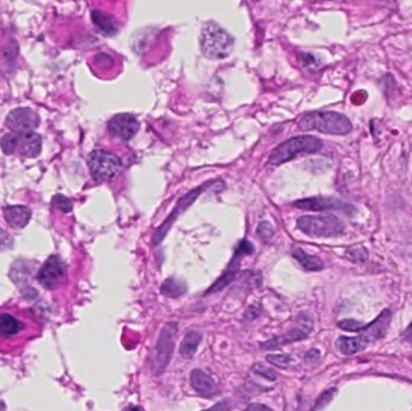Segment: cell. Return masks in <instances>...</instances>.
<instances>
[{
  "mask_svg": "<svg viewBox=\"0 0 412 411\" xmlns=\"http://www.w3.org/2000/svg\"><path fill=\"white\" fill-rule=\"evenodd\" d=\"M41 332L42 323L32 309L16 302L0 306V354L20 355Z\"/></svg>",
  "mask_w": 412,
  "mask_h": 411,
  "instance_id": "obj_1",
  "label": "cell"
},
{
  "mask_svg": "<svg viewBox=\"0 0 412 411\" xmlns=\"http://www.w3.org/2000/svg\"><path fill=\"white\" fill-rule=\"evenodd\" d=\"M299 128L331 136H347L352 131V124L346 116L339 112H314L302 116L299 121Z\"/></svg>",
  "mask_w": 412,
  "mask_h": 411,
  "instance_id": "obj_2",
  "label": "cell"
},
{
  "mask_svg": "<svg viewBox=\"0 0 412 411\" xmlns=\"http://www.w3.org/2000/svg\"><path fill=\"white\" fill-rule=\"evenodd\" d=\"M201 52L208 59H223L232 54L234 39L220 25L208 22L200 34Z\"/></svg>",
  "mask_w": 412,
  "mask_h": 411,
  "instance_id": "obj_3",
  "label": "cell"
},
{
  "mask_svg": "<svg viewBox=\"0 0 412 411\" xmlns=\"http://www.w3.org/2000/svg\"><path fill=\"white\" fill-rule=\"evenodd\" d=\"M322 148V140L316 136H295L278 145V148L273 150L269 157V165L278 167L293 160L300 153H319Z\"/></svg>",
  "mask_w": 412,
  "mask_h": 411,
  "instance_id": "obj_4",
  "label": "cell"
},
{
  "mask_svg": "<svg viewBox=\"0 0 412 411\" xmlns=\"http://www.w3.org/2000/svg\"><path fill=\"white\" fill-rule=\"evenodd\" d=\"M299 230L314 238H333L345 233L343 221L333 215L302 216L297 222Z\"/></svg>",
  "mask_w": 412,
  "mask_h": 411,
  "instance_id": "obj_5",
  "label": "cell"
},
{
  "mask_svg": "<svg viewBox=\"0 0 412 411\" xmlns=\"http://www.w3.org/2000/svg\"><path fill=\"white\" fill-rule=\"evenodd\" d=\"M88 167L92 177L99 182L112 181L122 172L121 160L107 150H95L90 153Z\"/></svg>",
  "mask_w": 412,
  "mask_h": 411,
  "instance_id": "obj_6",
  "label": "cell"
},
{
  "mask_svg": "<svg viewBox=\"0 0 412 411\" xmlns=\"http://www.w3.org/2000/svg\"><path fill=\"white\" fill-rule=\"evenodd\" d=\"M177 330H179V325L176 322H169L160 330V338L155 346V362H153V370L155 374H162L169 366L174 354V349H175Z\"/></svg>",
  "mask_w": 412,
  "mask_h": 411,
  "instance_id": "obj_7",
  "label": "cell"
},
{
  "mask_svg": "<svg viewBox=\"0 0 412 411\" xmlns=\"http://www.w3.org/2000/svg\"><path fill=\"white\" fill-rule=\"evenodd\" d=\"M208 187V185L200 186V187H196V189L191 191L189 193L186 194L184 197L179 199L177 202V206H175V209L172 210V214L167 216V220L164 221L163 225L155 230V235H153V239H152V243L153 245H158V244L163 242V239L165 238V235L167 234V232L170 230L172 225L175 223L176 220L179 218V215L184 213V210H187L189 206H192L193 203L196 202V198L199 197L200 194L204 192V189Z\"/></svg>",
  "mask_w": 412,
  "mask_h": 411,
  "instance_id": "obj_8",
  "label": "cell"
},
{
  "mask_svg": "<svg viewBox=\"0 0 412 411\" xmlns=\"http://www.w3.org/2000/svg\"><path fill=\"white\" fill-rule=\"evenodd\" d=\"M66 278V266L58 256H51L41 267L37 280L47 290H54Z\"/></svg>",
  "mask_w": 412,
  "mask_h": 411,
  "instance_id": "obj_9",
  "label": "cell"
},
{
  "mask_svg": "<svg viewBox=\"0 0 412 411\" xmlns=\"http://www.w3.org/2000/svg\"><path fill=\"white\" fill-rule=\"evenodd\" d=\"M39 116L28 107H18L10 112L6 119L8 127L16 134H30L39 124Z\"/></svg>",
  "mask_w": 412,
  "mask_h": 411,
  "instance_id": "obj_10",
  "label": "cell"
},
{
  "mask_svg": "<svg viewBox=\"0 0 412 411\" xmlns=\"http://www.w3.org/2000/svg\"><path fill=\"white\" fill-rule=\"evenodd\" d=\"M293 206L299 209L309 210V211H341L343 214L351 215L355 208L347 203L334 199V198L314 197L300 199L293 203Z\"/></svg>",
  "mask_w": 412,
  "mask_h": 411,
  "instance_id": "obj_11",
  "label": "cell"
},
{
  "mask_svg": "<svg viewBox=\"0 0 412 411\" xmlns=\"http://www.w3.org/2000/svg\"><path fill=\"white\" fill-rule=\"evenodd\" d=\"M107 129H109L111 136H114V138L122 140V141H128V140L133 139L136 136V133L139 132L140 124L134 116L121 114V115L114 116L109 121Z\"/></svg>",
  "mask_w": 412,
  "mask_h": 411,
  "instance_id": "obj_12",
  "label": "cell"
},
{
  "mask_svg": "<svg viewBox=\"0 0 412 411\" xmlns=\"http://www.w3.org/2000/svg\"><path fill=\"white\" fill-rule=\"evenodd\" d=\"M252 252V245L247 240H242L239 247H237V255H235V257L233 258V262L230 263L228 269H227V272H225V274L220 276V279L217 280L216 282L208 290V293L217 292V291H220L225 286H227L234 279L235 274H237V268H239V256L251 255Z\"/></svg>",
  "mask_w": 412,
  "mask_h": 411,
  "instance_id": "obj_13",
  "label": "cell"
},
{
  "mask_svg": "<svg viewBox=\"0 0 412 411\" xmlns=\"http://www.w3.org/2000/svg\"><path fill=\"white\" fill-rule=\"evenodd\" d=\"M391 320L392 314L389 310H384L375 321H372V323L364 326V328L359 332V335L363 337L367 342L379 340L387 332Z\"/></svg>",
  "mask_w": 412,
  "mask_h": 411,
  "instance_id": "obj_14",
  "label": "cell"
},
{
  "mask_svg": "<svg viewBox=\"0 0 412 411\" xmlns=\"http://www.w3.org/2000/svg\"><path fill=\"white\" fill-rule=\"evenodd\" d=\"M191 385L201 395H211L216 392V385L213 379L203 370L194 369L191 373Z\"/></svg>",
  "mask_w": 412,
  "mask_h": 411,
  "instance_id": "obj_15",
  "label": "cell"
},
{
  "mask_svg": "<svg viewBox=\"0 0 412 411\" xmlns=\"http://www.w3.org/2000/svg\"><path fill=\"white\" fill-rule=\"evenodd\" d=\"M32 213L28 208L22 206H8L5 209V218L13 228H23L28 225Z\"/></svg>",
  "mask_w": 412,
  "mask_h": 411,
  "instance_id": "obj_16",
  "label": "cell"
},
{
  "mask_svg": "<svg viewBox=\"0 0 412 411\" xmlns=\"http://www.w3.org/2000/svg\"><path fill=\"white\" fill-rule=\"evenodd\" d=\"M309 329L304 328H297L290 332V333L286 334V335H282V337L273 338L271 340H268V342H263L261 344V349L266 350H273L276 349V347H280V346L285 345V344H288V342H298V340H302L305 339L307 335H309Z\"/></svg>",
  "mask_w": 412,
  "mask_h": 411,
  "instance_id": "obj_17",
  "label": "cell"
},
{
  "mask_svg": "<svg viewBox=\"0 0 412 411\" xmlns=\"http://www.w3.org/2000/svg\"><path fill=\"white\" fill-rule=\"evenodd\" d=\"M92 18H93L94 25H97L102 33L107 34V35H114L117 33L119 27H117L116 20L109 13L94 10L92 11Z\"/></svg>",
  "mask_w": 412,
  "mask_h": 411,
  "instance_id": "obj_18",
  "label": "cell"
},
{
  "mask_svg": "<svg viewBox=\"0 0 412 411\" xmlns=\"http://www.w3.org/2000/svg\"><path fill=\"white\" fill-rule=\"evenodd\" d=\"M201 339H203V335L199 332L191 330L189 333L184 335L182 342H181L179 350V355L184 358H187V359L194 357Z\"/></svg>",
  "mask_w": 412,
  "mask_h": 411,
  "instance_id": "obj_19",
  "label": "cell"
},
{
  "mask_svg": "<svg viewBox=\"0 0 412 411\" xmlns=\"http://www.w3.org/2000/svg\"><path fill=\"white\" fill-rule=\"evenodd\" d=\"M369 342L363 337H341L338 340V347L343 355H353L363 351Z\"/></svg>",
  "mask_w": 412,
  "mask_h": 411,
  "instance_id": "obj_20",
  "label": "cell"
},
{
  "mask_svg": "<svg viewBox=\"0 0 412 411\" xmlns=\"http://www.w3.org/2000/svg\"><path fill=\"white\" fill-rule=\"evenodd\" d=\"M292 255L307 272H317L324 267L322 259L316 257V256L306 254L302 249H294Z\"/></svg>",
  "mask_w": 412,
  "mask_h": 411,
  "instance_id": "obj_21",
  "label": "cell"
},
{
  "mask_svg": "<svg viewBox=\"0 0 412 411\" xmlns=\"http://www.w3.org/2000/svg\"><path fill=\"white\" fill-rule=\"evenodd\" d=\"M41 136H37L35 133H30L27 136H23L22 145H20V153L22 156L34 158L37 157L41 151Z\"/></svg>",
  "mask_w": 412,
  "mask_h": 411,
  "instance_id": "obj_22",
  "label": "cell"
},
{
  "mask_svg": "<svg viewBox=\"0 0 412 411\" xmlns=\"http://www.w3.org/2000/svg\"><path fill=\"white\" fill-rule=\"evenodd\" d=\"M160 291H162L164 296L177 298V297H181L186 292V286L182 282H179V280L167 279L162 285Z\"/></svg>",
  "mask_w": 412,
  "mask_h": 411,
  "instance_id": "obj_23",
  "label": "cell"
},
{
  "mask_svg": "<svg viewBox=\"0 0 412 411\" xmlns=\"http://www.w3.org/2000/svg\"><path fill=\"white\" fill-rule=\"evenodd\" d=\"M0 145L6 155H11L18 145V138L15 134H8V136H3Z\"/></svg>",
  "mask_w": 412,
  "mask_h": 411,
  "instance_id": "obj_24",
  "label": "cell"
},
{
  "mask_svg": "<svg viewBox=\"0 0 412 411\" xmlns=\"http://www.w3.org/2000/svg\"><path fill=\"white\" fill-rule=\"evenodd\" d=\"M266 361L278 368H287L292 363V358L288 355H268Z\"/></svg>",
  "mask_w": 412,
  "mask_h": 411,
  "instance_id": "obj_25",
  "label": "cell"
},
{
  "mask_svg": "<svg viewBox=\"0 0 412 411\" xmlns=\"http://www.w3.org/2000/svg\"><path fill=\"white\" fill-rule=\"evenodd\" d=\"M335 393H336V390H335V388H331V390L326 391L324 393L319 395V398L317 399V402L314 404V407H312V411L321 410V409L326 407V404L329 403L331 399H333Z\"/></svg>",
  "mask_w": 412,
  "mask_h": 411,
  "instance_id": "obj_26",
  "label": "cell"
},
{
  "mask_svg": "<svg viewBox=\"0 0 412 411\" xmlns=\"http://www.w3.org/2000/svg\"><path fill=\"white\" fill-rule=\"evenodd\" d=\"M338 326H339V328L343 329V330H347V332H355V333H359V332L364 328V325H362L358 321L355 320L340 321Z\"/></svg>",
  "mask_w": 412,
  "mask_h": 411,
  "instance_id": "obj_27",
  "label": "cell"
},
{
  "mask_svg": "<svg viewBox=\"0 0 412 411\" xmlns=\"http://www.w3.org/2000/svg\"><path fill=\"white\" fill-rule=\"evenodd\" d=\"M252 369L253 373L261 375V376L266 379V380H269V381H275V380H276V374L273 373V370L266 368V367L263 366V364H256V366L253 367Z\"/></svg>",
  "mask_w": 412,
  "mask_h": 411,
  "instance_id": "obj_28",
  "label": "cell"
},
{
  "mask_svg": "<svg viewBox=\"0 0 412 411\" xmlns=\"http://www.w3.org/2000/svg\"><path fill=\"white\" fill-rule=\"evenodd\" d=\"M54 204L57 206L58 209L61 210L63 213H69L73 209V204L69 199L63 196H56L54 198Z\"/></svg>",
  "mask_w": 412,
  "mask_h": 411,
  "instance_id": "obj_29",
  "label": "cell"
},
{
  "mask_svg": "<svg viewBox=\"0 0 412 411\" xmlns=\"http://www.w3.org/2000/svg\"><path fill=\"white\" fill-rule=\"evenodd\" d=\"M245 411H273L270 407H266V405H263V404H249V407H246Z\"/></svg>",
  "mask_w": 412,
  "mask_h": 411,
  "instance_id": "obj_30",
  "label": "cell"
},
{
  "mask_svg": "<svg viewBox=\"0 0 412 411\" xmlns=\"http://www.w3.org/2000/svg\"><path fill=\"white\" fill-rule=\"evenodd\" d=\"M319 357V351L317 350H311L310 352L306 356V359L307 362H314V361H317Z\"/></svg>",
  "mask_w": 412,
  "mask_h": 411,
  "instance_id": "obj_31",
  "label": "cell"
},
{
  "mask_svg": "<svg viewBox=\"0 0 412 411\" xmlns=\"http://www.w3.org/2000/svg\"><path fill=\"white\" fill-rule=\"evenodd\" d=\"M403 338L408 342H412V322L408 326V328L405 329L404 334H403Z\"/></svg>",
  "mask_w": 412,
  "mask_h": 411,
  "instance_id": "obj_32",
  "label": "cell"
},
{
  "mask_svg": "<svg viewBox=\"0 0 412 411\" xmlns=\"http://www.w3.org/2000/svg\"><path fill=\"white\" fill-rule=\"evenodd\" d=\"M225 405L223 403L217 404L215 407H210L208 410L204 411H225Z\"/></svg>",
  "mask_w": 412,
  "mask_h": 411,
  "instance_id": "obj_33",
  "label": "cell"
},
{
  "mask_svg": "<svg viewBox=\"0 0 412 411\" xmlns=\"http://www.w3.org/2000/svg\"><path fill=\"white\" fill-rule=\"evenodd\" d=\"M126 411H141V410H140V409H138V407H131V409H128V410Z\"/></svg>",
  "mask_w": 412,
  "mask_h": 411,
  "instance_id": "obj_34",
  "label": "cell"
}]
</instances>
